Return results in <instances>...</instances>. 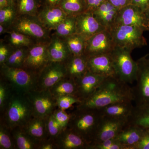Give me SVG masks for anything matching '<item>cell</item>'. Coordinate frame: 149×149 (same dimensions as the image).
<instances>
[{"instance_id": "obj_31", "label": "cell", "mask_w": 149, "mask_h": 149, "mask_svg": "<svg viewBox=\"0 0 149 149\" xmlns=\"http://www.w3.org/2000/svg\"><path fill=\"white\" fill-rule=\"evenodd\" d=\"M41 6L40 0L15 1V8L17 15L36 16Z\"/></svg>"}, {"instance_id": "obj_3", "label": "cell", "mask_w": 149, "mask_h": 149, "mask_svg": "<svg viewBox=\"0 0 149 149\" xmlns=\"http://www.w3.org/2000/svg\"><path fill=\"white\" fill-rule=\"evenodd\" d=\"M1 74L14 93L27 95L38 89L40 73L31 70L11 67L3 64L1 65Z\"/></svg>"}, {"instance_id": "obj_26", "label": "cell", "mask_w": 149, "mask_h": 149, "mask_svg": "<svg viewBox=\"0 0 149 149\" xmlns=\"http://www.w3.org/2000/svg\"><path fill=\"white\" fill-rule=\"evenodd\" d=\"M11 131L17 148L39 149L41 143L28 135L22 128H15Z\"/></svg>"}, {"instance_id": "obj_39", "label": "cell", "mask_w": 149, "mask_h": 149, "mask_svg": "<svg viewBox=\"0 0 149 149\" xmlns=\"http://www.w3.org/2000/svg\"><path fill=\"white\" fill-rule=\"evenodd\" d=\"M89 149H124V148L114 139L93 144L90 146Z\"/></svg>"}, {"instance_id": "obj_14", "label": "cell", "mask_w": 149, "mask_h": 149, "mask_svg": "<svg viewBox=\"0 0 149 149\" xmlns=\"http://www.w3.org/2000/svg\"><path fill=\"white\" fill-rule=\"evenodd\" d=\"M128 123V122L125 120L103 116L95 137L91 146L115 139Z\"/></svg>"}, {"instance_id": "obj_12", "label": "cell", "mask_w": 149, "mask_h": 149, "mask_svg": "<svg viewBox=\"0 0 149 149\" xmlns=\"http://www.w3.org/2000/svg\"><path fill=\"white\" fill-rule=\"evenodd\" d=\"M115 47L110 32L106 29L86 40L85 54L89 57L111 53Z\"/></svg>"}, {"instance_id": "obj_8", "label": "cell", "mask_w": 149, "mask_h": 149, "mask_svg": "<svg viewBox=\"0 0 149 149\" xmlns=\"http://www.w3.org/2000/svg\"><path fill=\"white\" fill-rule=\"evenodd\" d=\"M137 71L136 85L133 90L135 106L141 107L149 104V54L136 61Z\"/></svg>"}, {"instance_id": "obj_21", "label": "cell", "mask_w": 149, "mask_h": 149, "mask_svg": "<svg viewBox=\"0 0 149 149\" xmlns=\"http://www.w3.org/2000/svg\"><path fill=\"white\" fill-rule=\"evenodd\" d=\"M48 50L52 62L64 63L72 55L63 38L54 33L48 43Z\"/></svg>"}, {"instance_id": "obj_16", "label": "cell", "mask_w": 149, "mask_h": 149, "mask_svg": "<svg viewBox=\"0 0 149 149\" xmlns=\"http://www.w3.org/2000/svg\"><path fill=\"white\" fill-rule=\"evenodd\" d=\"M105 78L88 71L83 77L75 81L77 85L76 97L81 102L87 100L97 90Z\"/></svg>"}, {"instance_id": "obj_11", "label": "cell", "mask_w": 149, "mask_h": 149, "mask_svg": "<svg viewBox=\"0 0 149 149\" xmlns=\"http://www.w3.org/2000/svg\"><path fill=\"white\" fill-rule=\"evenodd\" d=\"M49 42H37L29 47L23 68L40 73L51 61L48 50Z\"/></svg>"}, {"instance_id": "obj_13", "label": "cell", "mask_w": 149, "mask_h": 149, "mask_svg": "<svg viewBox=\"0 0 149 149\" xmlns=\"http://www.w3.org/2000/svg\"><path fill=\"white\" fill-rule=\"evenodd\" d=\"M66 76L64 63L50 61L40 72L37 90H49Z\"/></svg>"}, {"instance_id": "obj_48", "label": "cell", "mask_w": 149, "mask_h": 149, "mask_svg": "<svg viewBox=\"0 0 149 149\" xmlns=\"http://www.w3.org/2000/svg\"><path fill=\"white\" fill-rule=\"evenodd\" d=\"M15 6V0H0V9Z\"/></svg>"}, {"instance_id": "obj_1", "label": "cell", "mask_w": 149, "mask_h": 149, "mask_svg": "<svg viewBox=\"0 0 149 149\" xmlns=\"http://www.w3.org/2000/svg\"><path fill=\"white\" fill-rule=\"evenodd\" d=\"M133 102L132 88L117 77H105L97 90L77 108L100 109L112 104Z\"/></svg>"}, {"instance_id": "obj_41", "label": "cell", "mask_w": 149, "mask_h": 149, "mask_svg": "<svg viewBox=\"0 0 149 149\" xmlns=\"http://www.w3.org/2000/svg\"><path fill=\"white\" fill-rule=\"evenodd\" d=\"M12 47L3 39L0 41V65L4 64L13 50Z\"/></svg>"}, {"instance_id": "obj_24", "label": "cell", "mask_w": 149, "mask_h": 149, "mask_svg": "<svg viewBox=\"0 0 149 149\" xmlns=\"http://www.w3.org/2000/svg\"><path fill=\"white\" fill-rule=\"evenodd\" d=\"M22 128L28 135L41 143L49 140L47 118L33 116Z\"/></svg>"}, {"instance_id": "obj_18", "label": "cell", "mask_w": 149, "mask_h": 149, "mask_svg": "<svg viewBox=\"0 0 149 149\" xmlns=\"http://www.w3.org/2000/svg\"><path fill=\"white\" fill-rule=\"evenodd\" d=\"M88 71L97 75L116 77L110 53L88 57Z\"/></svg>"}, {"instance_id": "obj_28", "label": "cell", "mask_w": 149, "mask_h": 149, "mask_svg": "<svg viewBox=\"0 0 149 149\" xmlns=\"http://www.w3.org/2000/svg\"><path fill=\"white\" fill-rule=\"evenodd\" d=\"M4 40L13 49L30 47L38 42L31 37L13 29H8Z\"/></svg>"}, {"instance_id": "obj_47", "label": "cell", "mask_w": 149, "mask_h": 149, "mask_svg": "<svg viewBox=\"0 0 149 149\" xmlns=\"http://www.w3.org/2000/svg\"><path fill=\"white\" fill-rule=\"evenodd\" d=\"M53 141L49 140L42 142L40 144L39 149H53L56 148Z\"/></svg>"}, {"instance_id": "obj_42", "label": "cell", "mask_w": 149, "mask_h": 149, "mask_svg": "<svg viewBox=\"0 0 149 149\" xmlns=\"http://www.w3.org/2000/svg\"><path fill=\"white\" fill-rule=\"evenodd\" d=\"M6 83L1 81L0 83V107L1 109L5 107L11 95H9V86L6 85Z\"/></svg>"}, {"instance_id": "obj_19", "label": "cell", "mask_w": 149, "mask_h": 149, "mask_svg": "<svg viewBox=\"0 0 149 149\" xmlns=\"http://www.w3.org/2000/svg\"><path fill=\"white\" fill-rule=\"evenodd\" d=\"M53 141L58 149H89L90 146L81 136L68 127L63 130Z\"/></svg>"}, {"instance_id": "obj_5", "label": "cell", "mask_w": 149, "mask_h": 149, "mask_svg": "<svg viewBox=\"0 0 149 149\" xmlns=\"http://www.w3.org/2000/svg\"><path fill=\"white\" fill-rule=\"evenodd\" d=\"M116 46L132 52L147 45L142 29L135 26L114 24L109 29Z\"/></svg>"}, {"instance_id": "obj_9", "label": "cell", "mask_w": 149, "mask_h": 149, "mask_svg": "<svg viewBox=\"0 0 149 149\" xmlns=\"http://www.w3.org/2000/svg\"><path fill=\"white\" fill-rule=\"evenodd\" d=\"M26 95L32 104L35 116L47 118L56 109V99L49 90H35Z\"/></svg>"}, {"instance_id": "obj_32", "label": "cell", "mask_w": 149, "mask_h": 149, "mask_svg": "<svg viewBox=\"0 0 149 149\" xmlns=\"http://www.w3.org/2000/svg\"><path fill=\"white\" fill-rule=\"evenodd\" d=\"M128 123L149 130V104L143 107H135L133 116Z\"/></svg>"}, {"instance_id": "obj_6", "label": "cell", "mask_w": 149, "mask_h": 149, "mask_svg": "<svg viewBox=\"0 0 149 149\" xmlns=\"http://www.w3.org/2000/svg\"><path fill=\"white\" fill-rule=\"evenodd\" d=\"M13 29L29 36L38 42H49L52 34L37 16L17 15L8 29Z\"/></svg>"}, {"instance_id": "obj_49", "label": "cell", "mask_w": 149, "mask_h": 149, "mask_svg": "<svg viewBox=\"0 0 149 149\" xmlns=\"http://www.w3.org/2000/svg\"><path fill=\"white\" fill-rule=\"evenodd\" d=\"M44 3L42 6H58L61 0H43Z\"/></svg>"}, {"instance_id": "obj_30", "label": "cell", "mask_w": 149, "mask_h": 149, "mask_svg": "<svg viewBox=\"0 0 149 149\" xmlns=\"http://www.w3.org/2000/svg\"><path fill=\"white\" fill-rule=\"evenodd\" d=\"M63 38L71 54L74 56L85 54L86 40L83 36L76 33Z\"/></svg>"}, {"instance_id": "obj_33", "label": "cell", "mask_w": 149, "mask_h": 149, "mask_svg": "<svg viewBox=\"0 0 149 149\" xmlns=\"http://www.w3.org/2000/svg\"><path fill=\"white\" fill-rule=\"evenodd\" d=\"M54 33L62 38L76 33V16L67 15L57 26Z\"/></svg>"}, {"instance_id": "obj_50", "label": "cell", "mask_w": 149, "mask_h": 149, "mask_svg": "<svg viewBox=\"0 0 149 149\" xmlns=\"http://www.w3.org/2000/svg\"><path fill=\"white\" fill-rule=\"evenodd\" d=\"M7 31V29L5 26L0 24V35H5Z\"/></svg>"}, {"instance_id": "obj_38", "label": "cell", "mask_w": 149, "mask_h": 149, "mask_svg": "<svg viewBox=\"0 0 149 149\" xmlns=\"http://www.w3.org/2000/svg\"><path fill=\"white\" fill-rule=\"evenodd\" d=\"M57 106L60 109L65 111L75 104H79L81 100L77 97L73 95H65L56 98Z\"/></svg>"}, {"instance_id": "obj_20", "label": "cell", "mask_w": 149, "mask_h": 149, "mask_svg": "<svg viewBox=\"0 0 149 149\" xmlns=\"http://www.w3.org/2000/svg\"><path fill=\"white\" fill-rule=\"evenodd\" d=\"M145 131L138 125L128 123L115 139L124 149H136Z\"/></svg>"}, {"instance_id": "obj_22", "label": "cell", "mask_w": 149, "mask_h": 149, "mask_svg": "<svg viewBox=\"0 0 149 149\" xmlns=\"http://www.w3.org/2000/svg\"><path fill=\"white\" fill-rule=\"evenodd\" d=\"M133 102H124L112 104L100 109L103 116L128 121L132 117L135 110Z\"/></svg>"}, {"instance_id": "obj_36", "label": "cell", "mask_w": 149, "mask_h": 149, "mask_svg": "<svg viewBox=\"0 0 149 149\" xmlns=\"http://www.w3.org/2000/svg\"><path fill=\"white\" fill-rule=\"evenodd\" d=\"M10 130L5 125H1L0 128V148L13 149L15 148L16 146L14 139L9 133Z\"/></svg>"}, {"instance_id": "obj_27", "label": "cell", "mask_w": 149, "mask_h": 149, "mask_svg": "<svg viewBox=\"0 0 149 149\" xmlns=\"http://www.w3.org/2000/svg\"><path fill=\"white\" fill-rule=\"evenodd\" d=\"M49 91L56 99L63 96H76L77 85L75 80L65 77L56 83Z\"/></svg>"}, {"instance_id": "obj_51", "label": "cell", "mask_w": 149, "mask_h": 149, "mask_svg": "<svg viewBox=\"0 0 149 149\" xmlns=\"http://www.w3.org/2000/svg\"><path fill=\"white\" fill-rule=\"evenodd\" d=\"M145 13H146L147 18L148 19V21L149 23V6L147 8L146 10V11H145Z\"/></svg>"}, {"instance_id": "obj_40", "label": "cell", "mask_w": 149, "mask_h": 149, "mask_svg": "<svg viewBox=\"0 0 149 149\" xmlns=\"http://www.w3.org/2000/svg\"><path fill=\"white\" fill-rule=\"evenodd\" d=\"M53 113L56 120L63 130L67 128L72 117V113L68 114L64 110L58 108L56 109Z\"/></svg>"}, {"instance_id": "obj_52", "label": "cell", "mask_w": 149, "mask_h": 149, "mask_svg": "<svg viewBox=\"0 0 149 149\" xmlns=\"http://www.w3.org/2000/svg\"><path fill=\"white\" fill-rule=\"evenodd\" d=\"M40 1L41 2V1H42V0H40Z\"/></svg>"}, {"instance_id": "obj_34", "label": "cell", "mask_w": 149, "mask_h": 149, "mask_svg": "<svg viewBox=\"0 0 149 149\" xmlns=\"http://www.w3.org/2000/svg\"><path fill=\"white\" fill-rule=\"evenodd\" d=\"M29 47H21L14 49L4 64L11 67H23Z\"/></svg>"}, {"instance_id": "obj_43", "label": "cell", "mask_w": 149, "mask_h": 149, "mask_svg": "<svg viewBox=\"0 0 149 149\" xmlns=\"http://www.w3.org/2000/svg\"><path fill=\"white\" fill-rule=\"evenodd\" d=\"M136 149H149V130H145Z\"/></svg>"}, {"instance_id": "obj_46", "label": "cell", "mask_w": 149, "mask_h": 149, "mask_svg": "<svg viewBox=\"0 0 149 149\" xmlns=\"http://www.w3.org/2000/svg\"><path fill=\"white\" fill-rule=\"evenodd\" d=\"M131 4L140 8L145 12L149 6V0H132Z\"/></svg>"}, {"instance_id": "obj_15", "label": "cell", "mask_w": 149, "mask_h": 149, "mask_svg": "<svg viewBox=\"0 0 149 149\" xmlns=\"http://www.w3.org/2000/svg\"><path fill=\"white\" fill-rule=\"evenodd\" d=\"M106 29L96 19L91 11H86L76 16V33L86 40Z\"/></svg>"}, {"instance_id": "obj_10", "label": "cell", "mask_w": 149, "mask_h": 149, "mask_svg": "<svg viewBox=\"0 0 149 149\" xmlns=\"http://www.w3.org/2000/svg\"><path fill=\"white\" fill-rule=\"evenodd\" d=\"M114 24L135 26L144 32L149 31V22L145 12L132 4L118 10Z\"/></svg>"}, {"instance_id": "obj_2", "label": "cell", "mask_w": 149, "mask_h": 149, "mask_svg": "<svg viewBox=\"0 0 149 149\" xmlns=\"http://www.w3.org/2000/svg\"><path fill=\"white\" fill-rule=\"evenodd\" d=\"M103 116L100 109L77 108L72 113L67 127L81 136L91 146Z\"/></svg>"}, {"instance_id": "obj_29", "label": "cell", "mask_w": 149, "mask_h": 149, "mask_svg": "<svg viewBox=\"0 0 149 149\" xmlns=\"http://www.w3.org/2000/svg\"><path fill=\"white\" fill-rule=\"evenodd\" d=\"M58 6L70 16H76L88 10L85 0H61Z\"/></svg>"}, {"instance_id": "obj_23", "label": "cell", "mask_w": 149, "mask_h": 149, "mask_svg": "<svg viewBox=\"0 0 149 149\" xmlns=\"http://www.w3.org/2000/svg\"><path fill=\"white\" fill-rule=\"evenodd\" d=\"M88 57L85 54L71 55L64 62L66 68V77L75 81L83 77L88 71Z\"/></svg>"}, {"instance_id": "obj_25", "label": "cell", "mask_w": 149, "mask_h": 149, "mask_svg": "<svg viewBox=\"0 0 149 149\" xmlns=\"http://www.w3.org/2000/svg\"><path fill=\"white\" fill-rule=\"evenodd\" d=\"M118 10L107 1L92 12L97 21L107 29H109L114 24Z\"/></svg>"}, {"instance_id": "obj_45", "label": "cell", "mask_w": 149, "mask_h": 149, "mask_svg": "<svg viewBox=\"0 0 149 149\" xmlns=\"http://www.w3.org/2000/svg\"><path fill=\"white\" fill-rule=\"evenodd\" d=\"M112 5L118 10L131 4L132 0H108Z\"/></svg>"}, {"instance_id": "obj_17", "label": "cell", "mask_w": 149, "mask_h": 149, "mask_svg": "<svg viewBox=\"0 0 149 149\" xmlns=\"http://www.w3.org/2000/svg\"><path fill=\"white\" fill-rule=\"evenodd\" d=\"M36 16L43 26L52 32L55 31L67 15L59 6H41Z\"/></svg>"}, {"instance_id": "obj_53", "label": "cell", "mask_w": 149, "mask_h": 149, "mask_svg": "<svg viewBox=\"0 0 149 149\" xmlns=\"http://www.w3.org/2000/svg\"><path fill=\"white\" fill-rule=\"evenodd\" d=\"M15 1H16V0H15Z\"/></svg>"}, {"instance_id": "obj_7", "label": "cell", "mask_w": 149, "mask_h": 149, "mask_svg": "<svg viewBox=\"0 0 149 149\" xmlns=\"http://www.w3.org/2000/svg\"><path fill=\"white\" fill-rule=\"evenodd\" d=\"M131 53L116 46L110 53L116 77L128 84L136 81L138 68L137 62L132 58Z\"/></svg>"}, {"instance_id": "obj_44", "label": "cell", "mask_w": 149, "mask_h": 149, "mask_svg": "<svg viewBox=\"0 0 149 149\" xmlns=\"http://www.w3.org/2000/svg\"><path fill=\"white\" fill-rule=\"evenodd\" d=\"M107 1L108 0H85L88 7V10L93 11Z\"/></svg>"}, {"instance_id": "obj_35", "label": "cell", "mask_w": 149, "mask_h": 149, "mask_svg": "<svg viewBox=\"0 0 149 149\" xmlns=\"http://www.w3.org/2000/svg\"><path fill=\"white\" fill-rule=\"evenodd\" d=\"M17 15L15 6L0 9V24L5 26L8 30Z\"/></svg>"}, {"instance_id": "obj_4", "label": "cell", "mask_w": 149, "mask_h": 149, "mask_svg": "<svg viewBox=\"0 0 149 149\" xmlns=\"http://www.w3.org/2000/svg\"><path fill=\"white\" fill-rule=\"evenodd\" d=\"M6 106L5 125L10 130L22 128L35 116L32 104L26 95L14 93Z\"/></svg>"}, {"instance_id": "obj_37", "label": "cell", "mask_w": 149, "mask_h": 149, "mask_svg": "<svg viewBox=\"0 0 149 149\" xmlns=\"http://www.w3.org/2000/svg\"><path fill=\"white\" fill-rule=\"evenodd\" d=\"M47 127L49 140L52 141L63 130L56 120L53 113H52L47 118Z\"/></svg>"}]
</instances>
